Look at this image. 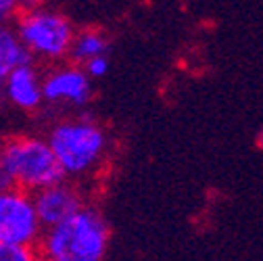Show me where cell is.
<instances>
[{
    "instance_id": "1",
    "label": "cell",
    "mask_w": 263,
    "mask_h": 261,
    "mask_svg": "<svg viewBox=\"0 0 263 261\" xmlns=\"http://www.w3.org/2000/svg\"><path fill=\"white\" fill-rule=\"evenodd\" d=\"M40 261H103L109 249V226L92 207L42 232L38 243Z\"/></svg>"
},
{
    "instance_id": "2",
    "label": "cell",
    "mask_w": 263,
    "mask_h": 261,
    "mask_svg": "<svg viewBox=\"0 0 263 261\" xmlns=\"http://www.w3.org/2000/svg\"><path fill=\"white\" fill-rule=\"evenodd\" d=\"M65 178H82L96 170L107 153L105 129L90 117L59 121L46 138Z\"/></svg>"
},
{
    "instance_id": "3",
    "label": "cell",
    "mask_w": 263,
    "mask_h": 261,
    "mask_svg": "<svg viewBox=\"0 0 263 261\" xmlns=\"http://www.w3.org/2000/svg\"><path fill=\"white\" fill-rule=\"evenodd\" d=\"M3 163L11 186L29 194L65 180L46 138L40 136L21 134L5 140Z\"/></svg>"
},
{
    "instance_id": "4",
    "label": "cell",
    "mask_w": 263,
    "mask_h": 261,
    "mask_svg": "<svg viewBox=\"0 0 263 261\" xmlns=\"http://www.w3.org/2000/svg\"><path fill=\"white\" fill-rule=\"evenodd\" d=\"M15 31L31 59L59 61L69 57L73 42V25L71 21L46 7H31L19 13Z\"/></svg>"
},
{
    "instance_id": "5",
    "label": "cell",
    "mask_w": 263,
    "mask_h": 261,
    "mask_svg": "<svg viewBox=\"0 0 263 261\" xmlns=\"http://www.w3.org/2000/svg\"><path fill=\"white\" fill-rule=\"evenodd\" d=\"M42 232L44 228L29 192L13 186L0 192V245L36 247Z\"/></svg>"
},
{
    "instance_id": "6",
    "label": "cell",
    "mask_w": 263,
    "mask_h": 261,
    "mask_svg": "<svg viewBox=\"0 0 263 261\" xmlns=\"http://www.w3.org/2000/svg\"><path fill=\"white\" fill-rule=\"evenodd\" d=\"M42 94L50 105L86 107L92 99V84L80 65H61L42 78Z\"/></svg>"
},
{
    "instance_id": "7",
    "label": "cell",
    "mask_w": 263,
    "mask_h": 261,
    "mask_svg": "<svg viewBox=\"0 0 263 261\" xmlns=\"http://www.w3.org/2000/svg\"><path fill=\"white\" fill-rule=\"evenodd\" d=\"M31 199H34V207H36L38 219L44 230L50 226H57L65 219H69L84 207L82 194L78 192V188L67 184L65 180L34 192Z\"/></svg>"
},
{
    "instance_id": "8",
    "label": "cell",
    "mask_w": 263,
    "mask_h": 261,
    "mask_svg": "<svg viewBox=\"0 0 263 261\" xmlns=\"http://www.w3.org/2000/svg\"><path fill=\"white\" fill-rule=\"evenodd\" d=\"M5 94V103L15 107L17 111L31 113L38 111L44 103L42 94V76L31 63H25L21 67H17L9 78L0 84Z\"/></svg>"
},
{
    "instance_id": "9",
    "label": "cell",
    "mask_w": 263,
    "mask_h": 261,
    "mask_svg": "<svg viewBox=\"0 0 263 261\" xmlns=\"http://www.w3.org/2000/svg\"><path fill=\"white\" fill-rule=\"evenodd\" d=\"M25 63H31V57L23 48L15 27L9 23H0V84Z\"/></svg>"
},
{
    "instance_id": "10",
    "label": "cell",
    "mask_w": 263,
    "mask_h": 261,
    "mask_svg": "<svg viewBox=\"0 0 263 261\" xmlns=\"http://www.w3.org/2000/svg\"><path fill=\"white\" fill-rule=\"evenodd\" d=\"M109 52V38L103 34L101 29H82L76 31L71 48H69V57L73 63L84 65L86 61L94 59V57H103Z\"/></svg>"
},
{
    "instance_id": "11",
    "label": "cell",
    "mask_w": 263,
    "mask_h": 261,
    "mask_svg": "<svg viewBox=\"0 0 263 261\" xmlns=\"http://www.w3.org/2000/svg\"><path fill=\"white\" fill-rule=\"evenodd\" d=\"M0 261H40L36 247L0 245Z\"/></svg>"
},
{
    "instance_id": "12",
    "label": "cell",
    "mask_w": 263,
    "mask_h": 261,
    "mask_svg": "<svg viewBox=\"0 0 263 261\" xmlns=\"http://www.w3.org/2000/svg\"><path fill=\"white\" fill-rule=\"evenodd\" d=\"M109 59H107V54H103V57H94V59H90V61H86L84 63V73L92 80V78H105L107 76V71H109Z\"/></svg>"
},
{
    "instance_id": "13",
    "label": "cell",
    "mask_w": 263,
    "mask_h": 261,
    "mask_svg": "<svg viewBox=\"0 0 263 261\" xmlns=\"http://www.w3.org/2000/svg\"><path fill=\"white\" fill-rule=\"evenodd\" d=\"M21 11L19 0H0V23H9Z\"/></svg>"
},
{
    "instance_id": "14",
    "label": "cell",
    "mask_w": 263,
    "mask_h": 261,
    "mask_svg": "<svg viewBox=\"0 0 263 261\" xmlns=\"http://www.w3.org/2000/svg\"><path fill=\"white\" fill-rule=\"evenodd\" d=\"M3 146H5V142L0 140V192L11 188V180H9L7 172H5V163H3Z\"/></svg>"
},
{
    "instance_id": "15",
    "label": "cell",
    "mask_w": 263,
    "mask_h": 261,
    "mask_svg": "<svg viewBox=\"0 0 263 261\" xmlns=\"http://www.w3.org/2000/svg\"><path fill=\"white\" fill-rule=\"evenodd\" d=\"M19 3H21V11H23V9L38 7V3H40V0H19Z\"/></svg>"
},
{
    "instance_id": "16",
    "label": "cell",
    "mask_w": 263,
    "mask_h": 261,
    "mask_svg": "<svg viewBox=\"0 0 263 261\" xmlns=\"http://www.w3.org/2000/svg\"><path fill=\"white\" fill-rule=\"evenodd\" d=\"M257 144H259V148L263 151V127H261V132H259V138H257Z\"/></svg>"
},
{
    "instance_id": "17",
    "label": "cell",
    "mask_w": 263,
    "mask_h": 261,
    "mask_svg": "<svg viewBox=\"0 0 263 261\" xmlns=\"http://www.w3.org/2000/svg\"><path fill=\"white\" fill-rule=\"evenodd\" d=\"M5 105V94H3V88H0V107Z\"/></svg>"
}]
</instances>
